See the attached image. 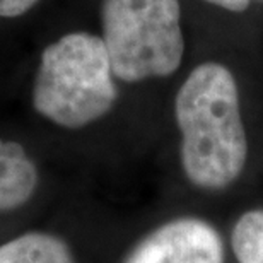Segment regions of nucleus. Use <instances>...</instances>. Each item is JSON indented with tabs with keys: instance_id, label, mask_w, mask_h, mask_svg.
<instances>
[{
	"instance_id": "1",
	"label": "nucleus",
	"mask_w": 263,
	"mask_h": 263,
	"mask_svg": "<svg viewBox=\"0 0 263 263\" xmlns=\"http://www.w3.org/2000/svg\"><path fill=\"white\" fill-rule=\"evenodd\" d=\"M181 166L192 185L222 190L238 180L248 157L239 91L233 72L217 62L188 73L175 101Z\"/></svg>"
},
{
	"instance_id": "2",
	"label": "nucleus",
	"mask_w": 263,
	"mask_h": 263,
	"mask_svg": "<svg viewBox=\"0 0 263 263\" xmlns=\"http://www.w3.org/2000/svg\"><path fill=\"white\" fill-rule=\"evenodd\" d=\"M103 38L68 33L41 55L33 87V106L64 128H82L103 118L118 98Z\"/></svg>"
},
{
	"instance_id": "3",
	"label": "nucleus",
	"mask_w": 263,
	"mask_h": 263,
	"mask_svg": "<svg viewBox=\"0 0 263 263\" xmlns=\"http://www.w3.org/2000/svg\"><path fill=\"white\" fill-rule=\"evenodd\" d=\"M103 41L123 82L167 77L185 53L178 0H103Z\"/></svg>"
},
{
	"instance_id": "4",
	"label": "nucleus",
	"mask_w": 263,
	"mask_h": 263,
	"mask_svg": "<svg viewBox=\"0 0 263 263\" xmlns=\"http://www.w3.org/2000/svg\"><path fill=\"white\" fill-rule=\"evenodd\" d=\"M224 243L212 224L180 217L142 238L122 263H224Z\"/></svg>"
},
{
	"instance_id": "5",
	"label": "nucleus",
	"mask_w": 263,
	"mask_h": 263,
	"mask_svg": "<svg viewBox=\"0 0 263 263\" xmlns=\"http://www.w3.org/2000/svg\"><path fill=\"white\" fill-rule=\"evenodd\" d=\"M38 186V170L21 144L0 139V212L19 209Z\"/></svg>"
},
{
	"instance_id": "6",
	"label": "nucleus",
	"mask_w": 263,
	"mask_h": 263,
	"mask_svg": "<svg viewBox=\"0 0 263 263\" xmlns=\"http://www.w3.org/2000/svg\"><path fill=\"white\" fill-rule=\"evenodd\" d=\"M0 263H76L70 246L50 233H26L0 246Z\"/></svg>"
},
{
	"instance_id": "7",
	"label": "nucleus",
	"mask_w": 263,
	"mask_h": 263,
	"mask_svg": "<svg viewBox=\"0 0 263 263\" xmlns=\"http://www.w3.org/2000/svg\"><path fill=\"white\" fill-rule=\"evenodd\" d=\"M233 251L239 263H263V210L245 212L236 220L231 236Z\"/></svg>"
},
{
	"instance_id": "8",
	"label": "nucleus",
	"mask_w": 263,
	"mask_h": 263,
	"mask_svg": "<svg viewBox=\"0 0 263 263\" xmlns=\"http://www.w3.org/2000/svg\"><path fill=\"white\" fill-rule=\"evenodd\" d=\"M38 2L40 0H0V17H19Z\"/></svg>"
},
{
	"instance_id": "9",
	"label": "nucleus",
	"mask_w": 263,
	"mask_h": 263,
	"mask_svg": "<svg viewBox=\"0 0 263 263\" xmlns=\"http://www.w3.org/2000/svg\"><path fill=\"white\" fill-rule=\"evenodd\" d=\"M212 5H217L220 9L231 10V12H245L250 7L251 0H203Z\"/></svg>"
},
{
	"instance_id": "10",
	"label": "nucleus",
	"mask_w": 263,
	"mask_h": 263,
	"mask_svg": "<svg viewBox=\"0 0 263 263\" xmlns=\"http://www.w3.org/2000/svg\"><path fill=\"white\" fill-rule=\"evenodd\" d=\"M261 2H263V0H261Z\"/></svg>"
}]
</instances>
